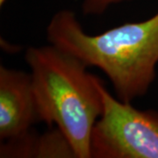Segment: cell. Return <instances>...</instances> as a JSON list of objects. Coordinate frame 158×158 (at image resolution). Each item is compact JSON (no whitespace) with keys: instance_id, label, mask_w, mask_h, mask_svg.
Returning <instances> with one entry per match:
<instances>
[{"instance_id":"5b68a950","label":"cell","mask_w":158,"mask_h":158,"mask_svg":"<svg viewBox=\"0 0 158 158\" xmlns=\"http://www.w3.org/2000/svg\"><path fill=\"white\" fill-rule=\"evenodd\" d=\"M3 157H76L66 136L57 127L42 135L32 130L16 140L1 145Z\"/></svg>"},{"instance_id":"6da1fadb","label":"cell","mask_w":158,"mask_h":158,"mask_svg":"<svg viewBox=\"0 0 158 158\" xmlns=\"http://www.w3.org/2000/svg\"><path fill=\"white\" fill-rule=\"evenodd\" d=\"M46 33L50 44L106 74L121 101L144 96L156 77L158 11L145 20L90 34L73 11L62 10L52 17Z\"/></svg>"},{"instance_id":"8992f818","label":"cell","mask_w":158,"mask_h":158,"mask_svg":"<svg viewBox=\"0 0 158 158\" xmlns=\"http://www.w3.org/2000/svg\"><path fill=\"white\" fill-rule=\"evenodd\" d=\"M126 0H84L83 11L85 15H100L108 7Z\"/></svg>"},{"instance_id":"7a4b0ae2","label":"cell","mask_w":158,"mask_h":158,"mask_svg":"<svg viewBox=\"0 0 158 158\" xmlns=\"http://www.w3.org/2000/svg\"><path fill=\"white\" fill-rule=\"evenodd\" d=\"M40 122L55 126L77 158H90L92 130L102 113L98 78L79 58L49 44L27 48Z\"/></svg>"},{"instance_id":"3957f363","label":"cell","mask_w":158,"mask_h":158,"mask_svg":"<svg viewBox=\"0 0 158 158\" xmlns=\"http://www.w3.org/2000/svg\"><path fill=\"white\" fill-rule=\"evenodd\" d=\"M98 87L102 113L92 130L91 157L158 158V111L114 98L100 79Z\"/></svg>"},{"instance_id":"277c9868","label":"cell","mask_w":158,"mask_h":158,"mask_svg":"<svg viewBox=\"0 0 158 158\" xmlns=\"http://www.w3.org/2000/svg\"><path fill=\"white\" fill-rule=\"evenodd\" d=\"M40 122L31 73L0 66V141L18 139Z\"/></svg>"}]
</instances>
